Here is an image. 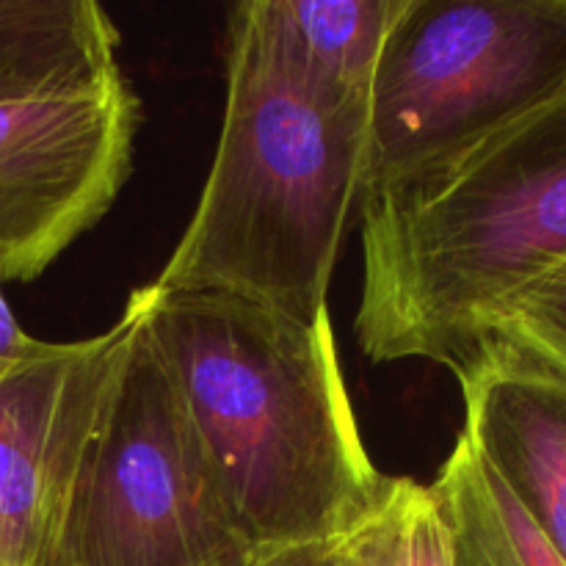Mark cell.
<instances>
[{"label":"cell","instance_id":"cell-16","mask_svg":"<svg viewBox=\"0 0 566 566\" xmlns=\"http://www.w3.org/2000/svg\"><path fill=\"white\" fill-rule=\"evenodd\" d=\"M0 374H3V370H0Z\"/></svg>","mask_w":566,"mask_h":566},{"label":"cell","instance_id":"cell-1","mask_svg":"<svg viewBox=\"0 0 566 566\" xmlns=\"http://www.w3.org/2000/svg\"><path fill=\"white\" fill-rule=\"evenodd\" d=\"M232 523L254 553L335 542L379 503L329 315L302 324L210 291L133 293Z\"/></svg>","mask_w":566,"mask_h":566},{"label":"cell","instance_id":"cell-4","mask_svg":"<svg viewBox=\"0 0 566 566\" xmlns=\"http://www.w3.org/2000/svg\"><path fill=\"white\" fill-rule=\"evenodd\" d=\"M252 558L138 310L48 566H249Z\"/></svg>","mask_w":566,"mask_h":566},{"label":"cell","instance_id":"cell-8","mask_svg":"<svg viewBox=\"0 0 566 566\" xmlns=\"http://www.w3.org/2000/svg\"><path fill=\"white\" fill-rule=\"evenodd\" d=\"M457 379L462 434L566 566V381L495 346Z\"/></svg>","mask_w":566,"mask_h":566},{"label":"cell","instance_id":"cell-9","mask_svg":"<svg viewBox=\"0 0 566 566\" xmlns=\"http://www.w3.org/2000/svg\"><path fill=\"white\" fill-rule=\"evenodd\" d=\"M407 0H243L232 14L307 83L343 105H368L387 33Z\"/></svg>","mask_w":566,"mask_h":566},{"label":"cell","instance_id":"cell-2","mask_svg":"<svg viewBox=\"0 0 566 566\" xmlns=\"http://www.w3.org/2000/svg\"><path fill=\"white\" fill-rule=\"evenodd\" d=\"M370 363L453 376L490 310L566 260V75L470 147L359 193Z\"/></svg>","mask_w":566,"mask_h":566},{"label":"cell","instance_id":"cell-15","mask_svg":"<svg viewBox=\"0 0 566 566\" xmlns=\"http://www.w3.org/2000/svg\"><path fill=\"white\" fill-rule=\"evenodd\" d=\"M3 285V282H0ZM44 340L28 335L20 324H17L14 313H11L9 302H6L3 291H0V370H6L9 365L20 363V359L31 357Z\"/></svg>","mask_w":566,"mask_h":566},{"label":"cell","instance_id":"cell-5","mask_svg":"<svg viewBox=\"0 0 566 566\" xmlns=\"http://www.w3.org/2000/svg\"><path fill=\"white\" fill-rule=\"evenodd\" d=\"M566 75V0H407L365 116V188L470 147Z\"/></svg>","mask_w":566,"mask_h":566},{"label":"cell","instance_id":"cell-7","mask_svg":"<svg viewBox=\"0 0 566 566\" xmlns=\"http://www.w3.org/2000/svg\"><path fill=\"white\" fill-rule=\"evenodd\" d=\"M138 329L136 302L108 332L42 343L0 374V566H48L83 453Z\"/></svg>","mask_w":566,"mask_h":566},{"label":"cell","instance_id":"cell-6","mask_svg":"<svg viewBox=\"0 0 566 566\" xmlns=\"http://www.w3.org/2000/svg\"><path fill=\"white\" fill-rule=\"evenodd\" d=\"M138 99L122 81L0 103V282L36 280L127 182Z\"/></svg>","mask_w":566,"mask_h":566},{"label":"cell","instance_id":"cell-14","mask_svg":"<svg viewBox=\"0 0 566 566\" xmlns=\"http://www.w3.org/2000/svg\"><path fill=\"white\" fill-rule=\"evenodd\" d=\"M249 566H343L340 547L335 542H307V545L271 547L254 553Z\"/></svg>","mask_w":566,"mask_h":566},{"label":"cell","instance_id":"cell-13","mask_svg":"<svg viewBox=\"0 0 566 566\" xmlns=\"http://www.w3.org/2000/svg\"><path fill=\"white\" fill-rule=\"evenodd\" d=\"M479 346L503 348L566 381V260L497 302L481 324Z\"/></svg>","mask_w":566,"mask_h":566},{"label":"cell","instance_id":"cell-11","mask_svg":"<svg viewBox=\"0 0 566 566\" xmlns=\"http://www.w3.org/2000/svg\"><path fill=\"white\" fill-rule=\"evenodd\" d=\"M429 486L448 525L453 566H564L464 434Z\"/></svg>","mask_w":566,"mask_h":566},{"label":"cell","instance_id":"cell-12","mask_svg":"<svg viewBox=\"0 0 566 566\" xmlns=\"http://www.w3.org/2000/svg\"><path fill=\"white\" fill-rule=\"evenodd\" d=\"M343 566H453L451 536L429 484L387 479L374 512L337 539Z\"/></svg>","mask_w":566,"mask_h":566},{"label":"cell","instance_id":"cell-10","mask_svg":"<svg viewBox=\"0 0 566 566\" xmlns=\"http://www.w3.org/2000/svg\"><path fill=\"white\" fill-rule=\"evenodd\" d=\"M116 48L94 0H0V103L122 81Z\"/></svg>","mask_w":566,"mask_h":566},{"label":"cell","instance_id":"cell-3","mask_svg":"<svg viewBox=\"0 0 566 566\" xmlns=\"http://www.w3.org/2000/svg\"><path fill=\"white\" fill-rule=\"evenodd\" d=\"M368 105L287 72L247 22H227V103L197 210L155 291L238 296L302 324L329 315V282L365 182Z\"/></svg>","mask_w":566,"mask_h":566}]
</instances>
